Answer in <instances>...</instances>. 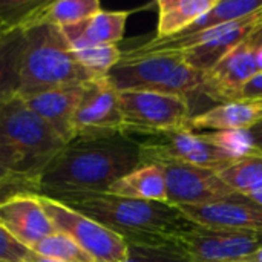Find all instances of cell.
I'll list each match as a JSON object with an SVG mask.
<instances>
[{
    "label": "cell",
    "mask_w": 262,
    "mask_h": 262,
    "mask_svg": "<svg viewBox=\"0 0 262 262\" xmlns=\"http://www.w3.org/2000/svg\"><path fill=\"white\" fill-rule=\"evenodd\" d=\"M143 164L141 147L127 134L74 138L40 175L37 195L60 203L107 193L112 184Z\"/></svg>",
    "instance_id": "6da1fadb"
},
{
    "label": "cell",
    "mask_w": 262,
    "mask_h": 262,
    "mask_svg": "<svg viewBox=\"0 0 262 262\" xmlns=\"http://www.w3.org/2000/svg\"><path fill=\"white\" fill-rule=\"evenodd\" d=\"M63 204L100 223L127 246L170 247L175 238L193 226L169 203L97 193Z\"/></svg>",
    "instance_id": "7a4b0ae2"
},
{
    "label": "cell",
    "mask_w": 262,
    "mask_h": 262,
    "mask_svg": "<svg viewBox=\"0 0 262 262\" xmlns=\"http://www.w3.org/2000/svg\"><path fill=\"white\" fill-rule=\"evenodd\" d=\"M66 143L17 97L0 106V160L20 193H35L40 175Z\"/></svg>",
    "instance_id": "3957f363"
},
{
    "label": "cell",
    "mask_w": 262,
    "mask_h": 262,
    "mask_svg": "<svg viewBox=\"0 0 262 262\" xmlns=\"http://www.w3.org/2000/svg\"><path fill=\"white\" fill-rule=\"evenodd\" d=\"M23 31L26 41L21 57L20 98L81 86L97 78L77 61L60 28L40 23Z\"/></svg>",
    "instance_id": "277c9868"
},
{
    "label": "cell",
    "mask_w": 262,
    "mask_h": 262,
    "mask_svg": "<svg viewBox=\"0 0 262 262\" xmlns=\"http://www.w3.org/2000/svg\"><path fill=\"white\" fill-rule=\"evenodd\" d=\"M118 92L146 91L183 95L200 92L204 72L189 66L183 52L126 57L121 52L118 63L106 75Z\"/></svg>",
    "instance_id": "5b68a950"
},
{
    "label": "cell",
    "mask_w": 262,
    "mask_h": 262,
    "mask_svg": "<svg viewBox=\"0 0 262 262\" xmlns=\"http://www.w3.org/2000/svg\"><path fill=\"white\" fill-rule=\"evenodd\" d=\"M130 137L135 138L141 147L143 164L172 161L221 172L243 157L215 143L207 132L196 134L189 127Z\"/></svg>",
    "instance_id": "8992f818"
},
{
    "label": "cell",
    "mask_w": 262,
    "mask_h": 262,
    "mask_svg": "<svg viewBox=\"0 0 262 262\" xmlns=\"http://www.w3.org/2000/svg\"><path fill=\"white\" fill-rule=\"evenodd\" d=\"M118 98L127 135L187 127L192 118L189 98L183 95L126 91Z\"/></svg>",
    "instance_id": "52a82bcc"
},
{
    "label": "cell",
    "mask_w": 262,
    "mask_h": 262,
    "mask_svg": "<svg viewBox=\"0 0 262 262\" xmlns=\"http://www.w3.org/2000/svg\"><path fill=\"white\" fill-rule=\"evenodd\" d=\"M40 201L57 232L72 238L94 261H126L129 246L118 235L60 201L46 196H40Z\"/></svg>",
    "instance_id": "ba28073f"
},
{
    "label": "cell",
    "mask_w": 262,
    "mask_h": 262,
    "mask_svg": "<svg viewBox=\"0 0 262 262\" xmlns=\"http://www.w3.org/2000/svg\"><path fill=\"white\" fill-rule=\"evenodd\" d=\"M189 262H239L262 247V235L192 226L170 246Z\"/></svg>",
    "instance_id": "9c48e42d"
},
{
    "label": "cell",
    "mask_w": 262,
    "mask_h": 262,
    "mask_svg": "<svg viewBox=\"0 0 262 262\" xmlns=\"http://www.w3.org/2000/svg\"><path fill=\"white\" fill-rule=\"evenodd\" d=\"M74 138H101L124 134L118 91L107 77L83 84V94L72 120Z\"/></svg>",
    "instance_id": "30bf717a"
},
{
    "label": "cell",
    "mask_w": 262,
    "mask_h": 262,
    "mask_svg": "<svg viewBox=\"0 0 262 262\" xmlns=\"http://www.w3.org/2000/svg\"><path fill=\"white\" fill-rule=\"evenodd\" d=\"M158 166L164 173L167 203L175 207L224 201L236 193L220 178L218 172L172 161Z\"/></svg>",
    "instance_id": "8fae6325"
},
{
    "label": "cell",
    "mask_w": 262,
    "mask_h": 262,
    "mask_svg": "<svg viewBox=\"0 0 262 262\" xmlns=\"http://www.w3.org/2000/svg\"><path fill=\"white\" fill-rule=\"evenodd\" d=\"M258 74L250 35L210 71L204 72L200 92L220 104L239 101L243 88Z\"/></svg>",
    "instance_id": "7c38bea8"
},
{
    "label": "cell",
    "mask_w": 262,
    "mask_h": 262,
    "mask_svg": "<svg viewBox=\"0 0 262 262\" xmlns=\"http://www.w3.org/2000/svg\"><path fill=\"white\" fill-rule=\"evenodd\" d=\"M178 209L195 226L262 235V206L238 192L224 201Z\"/></svg>",
    "instance_id": "4fadbf2b"
},
{
    "label": "cell",
    "mask_w": 262,
    "mask_h": 262,
    "mask_svg": "<svg viewBox=\"0 0 262 262\" xmlns=\"http://www.w3.org/2000/svg\"><path fill=\"white\" fill-rule=\"evenodd\" d=\"M0 226L31 250L45 238L57 233L40 196L35 193H17L2 201Z\"/></svg>",
    "instance_id": "5bb4252c"
},
{
    "label": "cell",
    "mask_w": 262,
    "mask_h": 262,
    "mask_svg": "<svg viewBox=\"0 0 262 262\" xmlns=\"http://www.w3.org/2000/svg\"><path fill=\"white\" fill-rule=\"evenodd\" d=\"M83 94L81 86H71L48 91L38 95L21 98L28 109L43 120L64 143L74 140L72 120Z\"/></svg>",
    "instance_id": "9a60e30c"
},
{
    "label": "cell",
    "mask_w": 262,
    "mask_h": 262,
    "mask_svg": "<svg viewBox=\"0 0 262 262\" xmlns=\"http://www.w3.org/2000/svg\"><path fill=\"white\" fill-rule=\"evenodd\" d=\"M129 12L98 11L97 14L60 28L72 51L103 45H118L123 40Z\"/></svg>",
    "instance_id": "2e32d148"
},
{
    "label": "cell",
    "mask_w": 262,
    "mask_h": 262,
    "mask_svg": "<svg viewBox=\"0 0 262 262\" xmlns=\"http://www.w3.org/2000/svg\"><path fill=\"white\" fill-rule=\"evenodd\" d=\"M259 23H262V9L244 18L230 21L227 29L220 37L190 48L187 51H183L184 61L201 72L210 71L230 51H233L239 43H243Z\"/></svg>",
    "instance_id": "e0dca14e"
},
{
    "label": "cell",
    "mask_w": 262,
    "mask_h": 262,
    "mask_svg": "<svg viewBox=\"0 0 262 262\" xmlns=\"http://www.w3.org/2000/svg\"><path fill=\"white\" fill-rule=\"evenodd\" d=\"M262 121L261 100H239L218 104L203 114L193 115L187 124L192 130L236 132L247 130Z\"/></svg>",
    "instance_id": "ac0fdd59"
},
{
    "label": "cell",
    "mask_w": 262,
    "mask_h": 262,
    "mask_svg": "<svg viewBox=\"0 0 262 262\" xmlns=\"http://www.w3.org/2000/svg\"><path fill=\"white\" fill-rule=\"evenodd\" d=\"M25 31L9 29L0 35V106L17 98L21 84Z\"/></svg>",
    "instance_id": "d6986e66"
},
{
    "label": "cell",
    "mask_w": 262,
    "mask_h": 262,
    "mask_svg": "<svg viewBox=\"0 0 262 262\" xmlns=\"http://www.w3.org/2000/svg\"><path fill=\"white\" fill-rule=\"evenodd\" d=\"M107 193L132 200L167 203L166 180L158 164H141L112 184Z\"/></svg>",
    "instance_id": "ffe728a7"
},
{
    "label": "cell",
    "mask_w": 262,
    "mask_h": 262,
    "mask_svg": "<svg viewBox=\"0 0 262 262\" xmlns=\"http://www.w3.org/2000/svg\"><path fill=\"white\" fill-rule=\"evenodd\" d=\"M216 0H160L157 37H172L203 17Z\"/></svg>",
    "instance_id": "44dd1931"
},
{
    "label": "cell",
    "mask_w": 262,
    "mask_h": 262,
    "mask_svg": "<svg viewBox=\"0 0 262 262\" xmlns=\"http://www.w3.org/2000/svg\"><path fill=\"white\" fill-rule=\"evenodd\" d=\"M100 11L98 0H57L45 2L32 15L29 23L25 26H34L40 23L54 25L57 28H64L81 21Z\"/></svg>",
    "instance_id": "7402d4cb"
},
{
    "label": "cell",
    "mask_w": 262,
    "mask_h": 262,
    "mask_svg": "<svg viewBox=\"0 0 262 262\" xmlns=\"http://www.w3.org/2000/svg\"><path fill=\"white\" fill-rule=\"evenodd\" d=\"M218 175L238 193L255 190L262 186V154H246Z\"/></svg>",
    "instance_id": "603a6c76"
},
{
    "label": "cell",
    "mask_w": 262,
    "mask_h": 262,
    "mask_svg": "<svg viewBox=\"0 0 262 262\" xmlns=\"http://www.w3.org/2000/svg\"><path fill=\"white\" fill-rule=\"evenodd\" d=\"M32 252L38 256L61 262H95L72 238L61 232L40 241Z\"/></svg>",
    "instance_id": "cb8c5ba5"
},
{
    "label": "cell",
    "mask_w": 262,
    "mask_h": 262,
    "mask_svg": "<svg viewBox=\"0 0 262 262\" xmlns=\"http://www.w3.org/2000/svg\"><path fill=\"white\" fill-rule=\"evenodd\" d=\"M72 52L77 61L97 78L106 77L121 58V49L118 48V45L92 46L84 49H75Z\"/></svg>",
    "instance_id": "d4e9b609"
},
{
    "label": "cell",
    "mask_w": 262,
    "mask_h": 262,
    "mask_svg": "<svg viewBox=\"0 0 262 262\" xmlns=\"http://www.w3.org/2000/svg\"><path fill=\"white\" fill-rule=\"evenodd\" d=\"M45 0H0V20L9 29H25Z\"/></svg>",
    "instance_id": "484cf974"
},
{
    "label": "cell",
    "mask_w": 262,
    "mask_h": 262,
    "mask_svg": "<svg viewBox=\"0 0 262 262\" xmlns=\"http://www.w3.org/2000/svg\"><path fill=\"white\" fill-rule=\"evenodd\" d=\"M123 262H189L172 247H140L129 246V253Z\"/></svg>",
    "instance_id": "4316f807"
},
{
    "label": "cell",
    "mask_w": 262,
    "mask_h": 262,
    "mask_svg": "<svg viewBox=\"0 0 262 262\" xmlns=\"http://www.w3.org/2000/svg\"><path fill=\"white\" fill-rule=\"evenodd\" d=\"M32 253L34 252L31 249L20 244L0 226V261L25 262L28 258H31Z\"/></svg>",
    "instance_id": "83f0119b"
},
{
    "label": "cell",
    "mask_w": 262,
    "mask_h": 262,
    "mask_svg": "<svg viewBox=\"0 0 262 262\" xmlns=\"http://www.w3.org/2000/svg\"><path fill=\"white\" fill-rule=\"evenodd\" d=\"M239 134L246 154H262V121L247 130H239Z\"/></svg>",
    "instance_id": "f1b7e54d"
},
{
    "label": "cell",
    "mask_w": 262,
    "mask_h": 262,
    "mask_svg": "<svg viewBox=\"0 0 262 262\" xmlns=\"http://www.w3.org/2000/svg\"><path fill=\"white\" fill-rule=\"evenodd\" d=\"M17 193H20V190L12 183L9 170L6 169V166L0 160V203L11 198V196H14V195H17Z\"/></svg>",
    "instance_id": "f546056e"
},
{
    "label": "cell",
    "mask_w": 262,
    "mask_h": 262,
    "mask_svg": "<svg viewBox=\"0 0 262 262\" xmlns=\"http://www.w3.org/2000/svg\"><path fill=\"white\" fill-rule=\"evenodd\" d=\"M239 100H261L262 101V72L256 74L243 88Z\"/></svg>",
    "instance_id": "4dcf8cb0"
},
{
    "label": "cell",
    "mask_w": 262,
    "mask_h": 262,
    "mask_svg": "<svg viewBox=\"0 0 262 262\" xmlns=\"http://www.w3.org/2000/svg\"><path fill=\"white\" fill-rule=\"evenodd\" d=\"M252 43H253V49H255V60H256V68H258V74L262 72V23H259L255 31L250 34Z\"/></svg>",
    "instance_id": "1f68e13d"
},
{
    "label": "cell",
    "mask_w": 262,
    "mask_h": 262,
    "mask_svg": "<svg viewBox=\"0 0 262 262\" xmlns=\"http://www.w3.org/2000/svg\"><path fill=\"white\" fill-rule=\"evenodd\" d=\"M243 195H246L249 200H252V201H255L256 204L262 206V186L261 187H258V189H255V190L247 192V193H243Z\"/></svg>",
    "instance_id": "d6a6232c"
},
{
    "label": "cell",
    "mask_w": 262,
    "mask_h": 262,
    "mask_svg": "<svg viewBox=\"0 0 262 262\" xmlns=\"http://www.w3.org/2000/svg\"><path fill=\"white\" fill-rule=\"evenodd\" d=\"M244 261L246 262H262V247L261 249H258L255 253H252L250 256H247Z\"/></svg>",
    "instance_id": "836d02e7"
},
{
    "label": "cell",
    "mask_w": 262,
    "mask_h": 262,
    "mask_svg": "<svg viewBox=\"0 0 262 262\" xmlns=\"http://www.w3.org/2000/svg\"><path fill=\"white\" fill-rule=\"evenodd\" d=\"M25 262H61V261H55V259H48V258H43V256H38L35 253L31 255V258H28Z\"/></svg>",
    "instance_id": "e575fe53"
},
{
    "label": "cell",
    "mask_w": 262,
    "mask_h": 262,
    "mask_svg": "<svg viewBox=\"0 0 262 262\" xmlns=\"http://www.w3.org/2000/svg\"><path fill=\"white\" fill-rule=\"evenodd\" d=\"M6 31H9V28H8V26L0 20V35H2V34H5Z\"/></svg>",
    "instance_id": "d590c367"
},
{
    "label": "cell",
    "mask_w": 262,
    "mask_h": 262,
    "mask_svg": "<svg viewBox=\"0 0 262 262\" xmlns=\"http://www.w3.org/2000/svg\"><path fill=\"white\" fill-rule=\"evenodd\" d=\"M239 262H246V261H239Z\"/></svg>",
    "instance_id": "8d00e7d4"
},
{
    "label": "cell",
    "mask_w": 262,
    "mask_h": 262,
    "mask_svg": "<svg viewBox=\"0 0 262 262\" xmlns=\"http://www.w3.org/2000/svg\"><path fill=\"white\" fill-rule=\"evenodd\" d=\"M0 262H3V261H0Z\"/></svg>",
    "instance_id": "74e56055"
}]
</instances>
